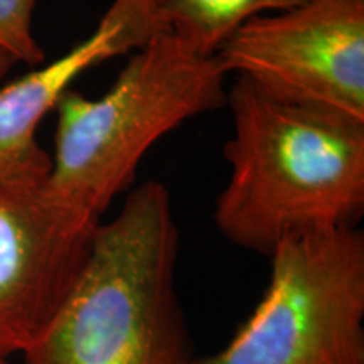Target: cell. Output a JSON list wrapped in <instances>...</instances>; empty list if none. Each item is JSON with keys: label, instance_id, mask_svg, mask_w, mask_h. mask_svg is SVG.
Masks as SVG:
<instances>
[{"label": "cell", "instance_id": "cell-1", "mask_svg": "<svg viewBox=\"0 0 364 364\" xmlns=\"http://www.w3.org/2000/svg\"><path fill=\"white\" fill-rule=\"evenodd\" d=\"M230 179L215 223L270 257L295 235L356 228L364 211V124L282 102L245 78L228 91Z\"/></svg>", "mask_w": 364, "mask_h": 364}, {"label": "cell", "instance_id": "cell-2", "mask_svg": "<svg viewBox=\"0 0 364 364\" xmlns=\"http://www.w3.org/2000/svg\"><path fill=\"white\" fill-rule=\"evenodd\" d=\"M179 250L169 191L130 189L100 223L70 294L24 364H191L176 290Z\"/></svg>", "mask_w": 364, "mask_h": 364}, {"label": "cell", "instance_id": "cell-3", "mask_svg": "<svg viewBox=\"0 0 364 364\" xmlns=\"http://www.w3.org/2000/svg\"><path fill=\"white\" fill-rule=\"evenodd\" d=\"M228 75L216 54H201L171 31L132 53L107 93L68 90L46 188L58 201L102 220L134 184L154 144L189 118L228 102Z\"/></svg>", "mask_w": 364, "mask_h": 364}, {"label": "cell", "instance_id": "cell-4", "mask_svg": "<svg viewBox=\"0 0 364 364\" xmlns=\"http://www.w3.org/2000/svg\"><path fill=\"white\" fill-rule=\"evenodd\" d=\"M268 287L220 353L191 364H364V235L290 236L273 250Z\"/></svg>", "mask_w": 364, "mask_h": 364}, {"label": "cell", "instance_id": "cell-5", "mask_svg": "<svg viewBox=\"0 0 364 364\" xmlns=\"http://www.w3.org/2000/svg\"><path fill=\"white\" fill-rule=\"evenodd\" d=\"M216 58L273 98L364 124V0H304L253 17Z\"/></svg>", "mask_w": 364, "mask_h": 364}, {"label": "cell", "instance_id": "cell-6", "mask_svg": "<svg viewBox=\"0 0 364 364\" xmlns=\"http://www.w3.org/2000/svg\"><path fill=\"white\" fill-rule=\"evenodd\" d=\"M102 220L43 182L0 181V361L38 343L70 294Z\"/></svg>", "mask_w": 364, "mask_h": 364}, {"label": "cell", "instance_id": "cell-7", "mask_svg": "<svg viewBox=\"0 0 364 364\" xmlns=\"http://www.w3.org/2000/svg\"><path fill=\"white\" fill-rule=\"evenodd\" d=\"M167 2L113 0L93 33L65 56L0 88V181L48 179L51 157L36 140L41 120L90 68L135 53L169 31Z\"/></svg>", "mask_w": 364, "mask_h": 364}, {"label": "cell", "instance_id": "cell-8", "mask_svg": "<svg viewBox=\"0 0 364 364\" xmlns=\"http://www.w3.org/2000/svg\"><path fill=\"white\" fill-rule=\"evenodd\" d=\"M304 0H169V31L201 54H216L253 17L285 11Z\"/></svg>", "mask_w": 364, "mask_h": 364}, {"label": "cell", "instance_id": "cell-9", "mask_svg": "<svg viewBox=\"0 0 364 364\" xmlns=\"http://www.w3.org/2000/svg\"><path fill=\"white\" fill-rule=\"evenodd\" d=\"M38 0H0V49L16 63L39 66L44 51L34 38L33 21Z\"/></svg>", "mask_w": 364, "mask_h": 364}, {"label": "cell", "instance_id": "cell-10", "mask_svg": "<svg viewBox=\"0 0 364 364\" xmlns=\"http://www.w3.org/2000/svg\"><path fill=\"white\" fill-rule=\"evenodd\" d=\"M14 59L9 56L7 53H4L2 49H0V78H2L4 75H7V71L11 70L12 65H14Z\"/></svg>", "mask_w": 364, "mask_h": 364}, {"label": "cell", "instance_id": "cell-11", "mask_svg": "<svg viewBox=\"0 0 364 364\" xmlns=\"http://www.w3.org/2000/svg\"><path fill=\"white\" fill-rule=\"evenodd\" d=\"M0 364H9L7 361H0Z\"/></svg>", "mask_w": 364, "mask_h": 364}]
</instances>
